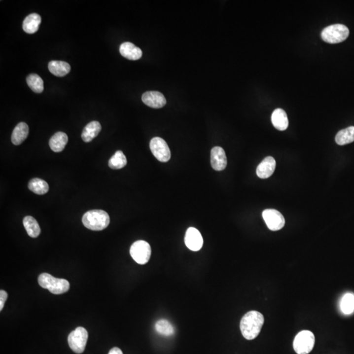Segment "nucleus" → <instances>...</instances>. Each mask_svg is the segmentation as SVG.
Masks as SVG:
<instances>
[{
	"label": "nucleus",
	"instance_id": "1",
	"mask_svg": "<svg viewBox=\"0 0 354 354\" xmlns=\"http://www.w3.org/2000/svg\"><path fill=\"white\" fill-rule=\"evenodd\" d=\"M264 323V316L255 310L245 314L240 321L242 335L248 341L256 339L261 331Z\"/></svg>",
	"mask_w": 354,
	"mask_h": 354
},
{
	"label": "nucleus",
	"instance_id": "2",
	"mask_svg": "<svg viewBox=\"0 0 354 354\" xmlns=\"http://www.w3.org/2000/svg\"><path fill=\"white\" fill-rule=\"evenodd\" d=\"M110 216L103 210H91L83 214L82 222L85 227L93 231H101L108 227Z\"/></svg>",
	"mask_w": 354,
	"mask_h": 354
},
{
	"label": "nucleus",
	"instance_id": "3",
	"mask_svg": "<svg viewBox=\"0 0 354 354\" xmlns=\"http://www.w3.org/2000/svg\"><path fill=\"white\" fill-rule=\"evenodd\" d=\"M38 283L43 289H48L54 295L67 293L70 289V283L67 280L55 278L47 273L39 275Z\"/></svg>",
	"mask_w": 354,
	"mask_h": 354
},
{
	"label": "nucleus",
	"instance_id": "4",
	"mask_svg": "<svg viewBox=\"0 0 354 354\" xmlns=\"http://www.w3.org/2000/svg\"><path fill=\"white\" fill-rule=\"evenodd\" d=\"M349 29L345 25L336 24L325 28L321 33V38L325 42L335 44L343 42L349 37Z\"/></svg>",
	"mask_w": 354,
	"mask_h": 354
},
{
	"label": "nucleus",
	"instance_id": "5",
	"mask_svg": "<svg viewBox=\"0 0 354 354\" xmlns=\"http://www.w3.org/2000/svg\"><path fill=\"white\" fill-rule=\"evenodd\" d=\"M315 345V336L307 330L300 331L296 335L293 341V349L297 354H308L311 353Z\"/></svg>",
	"mask_w": 354,
	"mask_h": 354
},
{
	"label": "nucleus",
	"instance_id": "6",
	"mask_svg": "<svg viewBox=\"0 0 354 354\" xmlns=\"http://www.w3.org/2000/svg\"><path fill=\"white\" fill-rule=\"evenodd\" d=\"M88 333L87 330L82 327H79L70 333L68 343L73 353L82 354L86 347Z\"/></svg>",
	"mask_w": 354,
	"mask_h": 354
},
{
	"label": "nucleus",
	"instance_id": "7",
	"mask_svg": "<svg viewBox=\"0 0 354 354\" xmlns=\"http://www.w3.org/2000/svg\"><path fill=\"white\" fill-rule=\"evenodd\" d=\"M151 247L148 242L143 240L135 242L130 248V254L137 263L145 264L150 259Z\"/></svg>",
	"mask_w": 354,
	"mask_h": 354
},
{
	"label": "nucleus",
	"instance_id": "8",
	"mask_svg": "<svg viewBox=\"0 0 354 354\" xmlns=\"http://www.w3.org/2000/svg\"><path fill=\"white\" fill-rule=\"evenodd\" d=\"M150 148L155 158L160 162H168L170 160L172 154L170 147L164 139L154 137L150 141Z\"/></svg>",
	"mask_w": 354,
	"mask_h": 354
},
{
	"label": "nucleus",
	"instance_id": "9",
	"mask_svg": "<svg viewBox=\"0 0 354 354\" xmlns=\"http://www.w3.org/2000/svg\"><path fill=\"white\" fill-rule=\"evenodd\" d=\"M262 217L266 225L272 231H278L285 226V220L281 212L275 210H266L262 212Z\"/></svg>",
	"mask_w": 354,
	"mask_h": 354
},
{
	"label": "nucleus",
	"instance_id": "10",
	"mask_svg": "<svg viewBox=\"0 0 354 354\" xmlns=\"http://www.w3.org/2000/svg\"><path fill=\"white\" fill-rule=\"evenodd\" d=\"M184 242L189 249L192 251H198L202 248L204 240L198 229L191 227L187 230Z\"/></svg>",
	"mask_w": 354,
	"mask_h": 354
},
{
	"label": "nucleus",
	"instance_id": "11",
	"mask_svg": "<svg viewBox=\"0 0 354 354\" xmlns=\"http://www.w3.org/2000/svg\"><path fill=\"white\" fill-rule=\"evenodd\" d=\"M211 164L214 170L220 172L225 170L227 166V158L225 151L220 146H215L211 152Z\"/></svg>",
	"mask_w": 354,
	"mask_h": 354
},
{
	"label": "nucleus",
	"instance_id": "12",
	"mask_svg": "<svg viewBox=\"0 0 354 354\" xmlns=\"http://www.w3.org/2000/svg\"><path fill=\"white\" fill-rule=\"evenodd\" d=\"M142 102L152 108H161L166 105L164 95L158 91H147L142 96Z\"/></svg>",
	"mask_w": 354,
	"mask_h": 354
},
{
	"label": "nucleus",
	"instance_id": "13",
	"mask_svg": "<svg viewBox=\"0 0 354 354\" xmlns=\"http://www.w3.org/2000/svg\"><path fill=\"white\" fill-rule=\"evenodd\" d=\"M275 159L272 156L266 157L256 168V175L260 178H268L273 175L276 170Z\"/></svg>",
	"mask_w": 354,
	"mask_h": 354
},
{
	"label": "nucleus",
	"instance_id": "14",
	"mask_svg": "<svg viewBox=\"0 0 354 354\" xmlns=\"http://www.w3.org/2000/svg\"><path fill=\"white\" fill-rule=\"evenodd\" d=\"M119 53L123 57L131 61H137L142 56V51L131 42H124L119 47Z\"/></svg>",
	"mask_w": 354,
	"mask_h": 354
},
{
	"label": "nucleus",
	"instance_id": "15",
	"mask_svg": "<svg viewBox=\"0 0 354 354\" xmlns=\"http://www.w3.org/2000/svg\"><path fill=\"white\" fill-rule=\"evenodd\" d=\"M271 120L272 124L278 130L285 131L289 127V119L283 109H276L272 113Z\"/></svg>",
	"mask_w": 354,
	"mask_h": 354
},
{
	"label": "nucleus",
	"instance_id": "16",
	"mask_svg": "<svg viewBox=\"0 0 354 354\" xmlns=\"http://www.w3.org/2000/svg\"><path fill=\"white\" fill-rule=\"evenodd\" d=\"M29 133V127L26 123H18L11 135V142L14 145H20L27 139Z\"/></svg>",
	"mask_w": 354,
	"mask_h": 354
},
{
	"label": "nucleus",
	"instance_id": "17",
	"mask_svg": "<svg viewBox=\"0 0 354 354\" xmlns=\"http://www.w3.org/2000/svg\"><path fill=\"white\" fill-rule=\"evenodd\" d=\"M41 19L40 15L37 13H32L24 20L23 29L27 34H35L38 31Z\"/></svg>",
	"mask_w": 354,
	"mask_h": 354
},
{
	"label": "nucleus",
	"instance_id": "18",
	"mask_svg": "<svg viewBox=\"0 0 354 354\" xmlns=\"http://www.w3.org/2000/svg\"><path fill=\"white\" fill-rule=\"evenodd\" d=\"M101 125L99 121H93L88 123L83 129L81 138L85 142H89L93 139L98 136L99 133L101 132Z\"/></svg>",
	"mask_w": 354,
	"mask_h": 354
},
{
	"label": "nucleus",
	"instance_id": "19",
	"mask_svg": "<svg viewBox=\"0 0 354 354\" xmlns=\"http://www.w3.org/2000/svg\"><path fill=\"white\" fill-rule=\"evenodd\" d=\"M49 71L57 77H63L71 71V67L69 64L64 61H52L49 62Z\"/></svg>",
	"mask_w": 354,
	"mask_h": 354
},
{
	"label": "nucleus",
	"instance_id": "20",
	"mask_svg": "<svg viewBox=\"0 0 354 354\" xmlns=\"http://www.w3.org/2000/svg\"><path fill=\"white\" fill-rule=\"evenodd\" d=\"M67 135L63 132H57L49 140V146L55 152H61L65 149L68 142Z\"/></svg>",
	"mask_w": 354,
	"mask_h": 354
},
{
	"label": "nucleus",
	"instance_id": "21",
	"mask_svg": "<svg viewBox=\"0 0 354 354\" xmlns=\"http://www.w3.org/2000/svg\"><path fill=\"white\" fill-rule=\"evenodd\" d=\"M23 224L27 230L28 235L31 238H37L40 234L41 229L38 222L33 216H27L24 218Z\"/></svg>",
	"mask_w": 354,
	"mask_h": 354
},
{
	"label": "nucleus",
	"instance_id": "22",
	"mask_svg": "<svg viewBox=\"0 0 354 354\" xmlns=\"http://www.w3.org/2000/svg\"><path fill=\"white\" fill-rule=\"evenodd\" d=\"M335 141L338 144L341 145V146L354 142V126L349 127L340 131L336 135Z\"/></svg>",
	"mask_w": 354,
	"mask_h": 354
},
{
	"label": "nucleus",
	"instance_id": "23",
	"mask_svg": "<svg viewBox=\"0 0 354 354\" xmlns=\"http://www.w3.org/2000/svg\"><path fill=\"white\" fill-rule=\"evenodd\" d=\"M29 188L32 192L38 195L47 194L49 190V184L42 179L35 178L29 183Z\"/></svg>",
	"mask_w": 354,
	"mask_h": 354
},
{
	"label": "nucleus",
	"instance_id": "24",
	"mask_svg": "<svg viewBox=\"0 0 354 354\" xmlns=\"http://www.w3.org/2000/svg\"><path fill=\"white\" fill-rule=\"evenodd\" d=\"M155 329L157 333L163 336L170 337L174 335L175 329L172 324L166 319H160L156 322Z\"/></svg>",
	"mask_w": 354,
	"mask_h": 354
},
{
	"label": "nucleus",
	"instance_id": "25",
	"mask_svg": "<svg viewBox=\"0 0 354 354\" xmlns=\"http://www.w3.org/2000/svg\"><path fill=\"white\" fill-rule=\"evenodd\" d=\"M27 82L30 88L36 93L43 92L44 89L43 81L40 76L35 73H31L27 77Z\"/></svg>",
	"mask_w": 354,
	"mask_h": 354
},
{
	"label": "nucleus",
	"instance_id": "26",
	"mask_svg": "<svg viewBox=\"0 0 354 354\" xmlns=\"http://www.w3.org/2000/svg\"><path fill=\"white\" fill-rule=\"evenodd\" d=\"M127 163L124 154L121 150H118L109 160L108 166L112 170H120L126 166Z\"/></svg>",
	"mask_w": 354,
	"mask_h": 354
},
{
	"label": "nucleus",
	"instance_id": "27",
	"mask_svg": "<svg viewBox=\"0 0 354 354\" xmlns=\"http://www.w3.org/2000/svg\"><path fill=\"white\" fill-rule=\"evenodd\" d=\"M341 309L346 315L353 314L354 311V295L353 293H347L342 298Z\"/></svg>",
	"mask_w": 354,
	"mask_h": 354
},
{
	"label": "nucleus",
	"instance_id": "28",
	"mask_svg": "<svg viewBox=\"0 0 354 354\" xmlns=\"http://www.w3.org/2000/svg\"><path fill=\"white\" fill-rule=\"evenodd\" d=\"M7 297L8 295L7 292L4 291V290H1V291H0V311L3 310L4 304H5Z\"/></svg>",
	"mask_w": 354,
	"mask_h": 354
},
{
	"label": "nucleus",
	"instance_id": "29",
	"mask_svg": "<svg viewBox=\"0 0 354 354\" xmlns=\"http://www.w3.org/2000/svg\"><path fill=\"white\" fill-rule=\"evenodd\" d=\"M108 354H123L121 349L118 347H114L111 349Z\"/></svg>",
	"mask_w": 354,
	"mask_h": 354
}]
</instances>
